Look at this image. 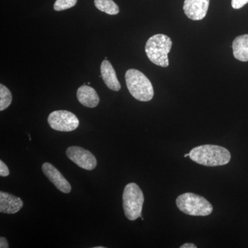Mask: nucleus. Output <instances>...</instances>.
<instances>
[{
  "mask_svg": "<svg viewBox=\"0 0 248 248\" xmlns=\"http://www.w3.org/2000/svg\"><path fill=\"white\" fill-rule=\"evenodd\" d=\"M101 74L104 83L108 89L114 91H119L121 89V84L117 79L116 72L107 60H104L101 64Z\"/></svg>",
  "mask_w": 248,
  "mask_h": 248,
  "instance_id": "nucleus-12",
  "label": "nucleus"
},
{
  "mask_svg": "<svg viewBox=\"0 0 248 248\" xmlns=\"http://www.w3.org/2000/svg\"><path fill=\"white\" fill-rule=\"evenodd\" d=\"M94 248H104V247H102V246H100V247H94Z\"/></svg>",
  "mask_w": 248,
  "mask_h": 248,
  "instance_id": "nucleus-22",
  "label": "nucleus"
},
{
  "mask_svg": "<svg viewBox=\"0 0 248 248\" xmlns=\"http://www.w3.org/2000/svg\"><path fill=\"white\" fill-rule=\"evenodd\" d=\"M172 42L169 36L156 34L152 36L146 44L147 57L155 64L161 67L169 66V53L172 48Z\"/></svg>",
  "mask_w": 248,
  "mask_h": 248,
  "instance_id": "nucleus-3",
  "label": "nucleus"
},
{
  "mask_svg": "<svg viewBox=\"0 0 248 248\" xmlns=\"http://www.w3.org/2000/svg\"><path fill=\"white\" fill-rule=\"evenodd\" d=\"M210 0H185L184 11L189 19L202 20L208 13Z\"/></svg>",
  "mask_w": 248,
  "mask_h": 248,
  "instance_id": "nucleus-8",
  "label": "nucleus"
},
{
  "mask_svg": "<svg viewBox=\"0 0 248 248\" xmlns=\"http://www.w3.org/2000/svg\"><path fill=\"white\" fill-rule=\"evenodd\" d=\"M189 157L197 164L215 167L224 166L231 161L229 151L216 145H202L191 150Z\"/></svg>",
  "mask_w": 248,
  "mask_h": 248,
  "instance_id": "nucleus-1",
  "label": "nucleus"
},
{
  "mask_svg": "<svg viewBox=\"0 0 248 248\" xmlns=\"http://www.w3.org/2000/svg\"><path fill=\"white\" fill-rule=\"evenodd\" d=\"M77 97L80 104L91 108L97 107L99 103V97L95 90L86 84L78 89Z\"/></svg>",
  "mask_w": 248,
  "mask_h": 248,
  "instance_id": "nucleus-11",
  "label": "nucleus"
},
{
  "mask_svg": "<svg viewBox=\"0 0 248 248\" xmlns=\"http://www.w3.org/2000/svg\"><path fill=\"white\" fill-rule=\"evenodd\" d=\"M12 100L11 91L4 85L0 84V110L3 111L9 108Z\"/></svg>",
  "mask_w": 248,
  "mask_h": 248,
  "instance_id": "nucleus-15",
  "label": "nucleus"
},
{
  "mask_svg": "<svg viewBox=\"0 0 248 248\" xmlns=\"http://www.w3.org/2000/svg\"><path fill=\"white\" fill-rule=\"evenodd\" d=\"M176 204L180 211L190 216L206 217L213 211V205L206 199L191 192L179 196Z\"/></svg>",
  "mask_w": 248,
  "mask_h": 248,
  "instance_id": "nucleus-4",
  "label": "nucleus"
},
{
  "mask_svg": "<svg viewBox=\"0 0 248 248\" xmlns=\"http://www.w3.org/2000/svg\"><path fill=\"white\" fill-rule=\"evenodd\" d=\"M10 174L9 168L2 161H0V176L1 177H7Z\"/></svg>",
  "mask_w": 248,
  "mask_h": 248,
  "instance_id": "nucleus-18",
  "label": "nucleus"
},
{
  "mask_svg": "<svg viewBox=\"0 0 248 248\" xmlns=\"http://www.w3.org/2000/svg\"><path fill=\"white\" fill-rule=\"evenodd\" d=\"M78 0H56L54 4V10L56 11H64L76 6Z\"/></svg>",
  "mask_w": 248,
  "mask_h": 248,
  "instance_id": "nucleus-16",
  "label": "nucleus"
},
{
  "mask_svg": "<svg viewBox=\"0 0 248 248\" xmlns=\"http://www.w3.org/2000/svg\"><path fill=\"white\" fill-rule=\"evenodd\" d=\"M68 159L78 165L81 169L93 170L97 166L95 156L91 152L79 146H71L66 150Z\"/></svg>",
  "mask_w": 248,
  "mask_h": 248,
  "instance_id": "nucleus-7",
  "label": "nucleus"
},
{
  "mask_svg": "<svg viewBox=\"0 0 248 248\" xmlns=\"http://www.w3.org/2000/svg\"><path fill=\"white\" fill-rule=\"evenodd\" d=\"M24 203L19 197L0 192V212L5 214H16L22 208Z\"/></svg>",
  "mask_w": 248,
  "mask_h": 248,
  "instance_id": "nucleus-10",
  "label": "nucleus"
},
{
  "mask_svg": "<svg viewBox=\"0 0 248 248\" xmlns=\"http://www.w3.org/2000/svg\"><path fill=\"white\" fill-rule=\"evenodd\" d=\"M189 155H190V153H187V154L184 155V156H185V157H187V156H189Z\"/></svg>",
  "mask_w": 248,
  "mask_h": 248,
  "instance_id": "nucleus-21",
  "label": "nucleus"
},
{
  "mask_svg": "<svg viewBox=\"0 0 248 248\" xmlns=\"http://www.w3.org/2000/svg\"><path fill=\"white\" fill-rule=\"evenodd\" d=\"M129 92L141 102H149L154 97V89L149 79L138 70L129 69L125 75Z\"/></svg>",
  "mask_w": 248,
  "mask_h": 248,
  "instance_id": "nucleus-2",
  "label": "nucleus"
},
{
  "mask_svg": "<svg viewBox=\"0 0 248 248\" xmlns=\"http://www.w3.org/2000/svg\"><path fill=\"white\" fill-rule=\"evenodd\" d=\"M42 171L46 177L59 190L65 194L70 193L71 186L69 182L63 177L61 172L50 163L46 162L42 165Z\"/></svg>",
  "mask_w": 248,
  "mask_h": 248,
  "instance_id": "nucleus-9",
  "label": "nucleus"
},
{
  "mask_svg": "<svg viewBox=\"0 0 248 248\" xmlns=\"http://www.w3.org/2000/svg\"><path fill=\"white\" fill-rule=\"evenodd\" d=\"M181 248H197V246H195V244H190V243H186V244H184L182 245L180 247Z\"/></svg>",
  "mask_w": 248,
  "mask_h": 248,
  "instance_id": "nucleus-20",
  "label": "nucleus"
},
{
  "mask_svg": "<svg viewBox=\"0 0 248 248\" xmlns=\"http://www.w3.org/2000/svg\"><path fill=\"white\" fill-rule=\"evenodd\" d=\"M144 196L140 186L130 183L125 186L123 193V208L125 217L130 221H135L141 217Z\"/></svg>",
  "mask_w": 248,
  "mask_h": 248,
  "instance_id": "nucleus-5",
  "label": "nucleus"
},
{
  "mask_svg": "<svg viewBox=\"0 0 248 248\" xmlns=\"http://www.w3.org/2000/svg\"><path fill=\"white\" fill-rule=\"evenodd\" d=\"M233 55L241 62H248V35L238 36L232 43Z\"/></svg>",
  "mask_w": 248,
  "mask_h": 248,
  "instance_id": "nucleus-13",
  "label": "nucleus"
},
{
  "mask_svg": "<svg viewBox=\"0 0 248 248\" xmlns=\"http://www.w3.org/2000/svg\"><path fill=\"white\" fill-rule=\"evenodd\" d=\"M0 248H9V243H8L7 240H6V238L2 237L1 236L0 238Z\"/></svg>",
  "mask_w": 248,
  "mask_h": 248,
  "instance_id": "nucleus-19",
  "label": "nucleus"
},
{
  "mask_svg": "<svg viewBox=\"0 0 248 248\" xmlns=\"http://www.w3.org/2000/svg\"><path fill=\"white\" fill-rule=\"evenodd\" d=\"M48 122L53 130L61 132L73 131L79 125L77 116L67 110L53 111L48 116Z\"/></svg>",
  "mask_w": 248,
  "mask_h": 248,
  "instance_id": "nucleus-6",
  "label": "nucleus"
},
{
  "mask_svg": "<svg viewBox=\"0 0 248 248\" xmlns=\"http://www.w3.org/2000/svg\"><path fill=\"white\" fill-rule=\"evenodd\" d=\"M248 0H232V6L233 9H239L247 4Z\"/></svg>",
  "mask_w": 248,
  "mask_h": 248,
  "instance_id": "nucleus-17",
  "label": "nucleus"
},
{
  "mask_svg": "<svg viewBox=\"0 0 248 248\" xmlns=\"http://www.w3.org/2000/svg\"><path fill=\"white\" fill-rule=\"evenodd\" d=\"M94 5L99 11L111 16H115L120 13L119 6L112 0H94Z\"/></svg>",
  "mask_w": 248,
  "mask_h": 248,
  "instance_id": "nucleus-14",
  "label": "nucleus"
}]
</instances>
